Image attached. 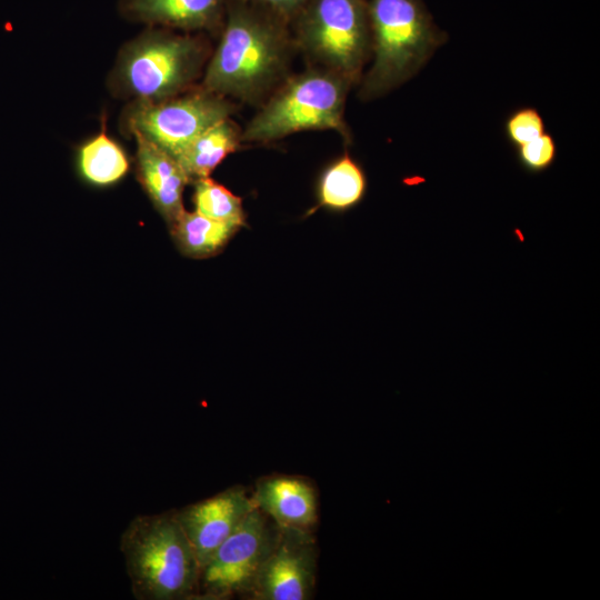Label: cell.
<instances>
[{
  "mask_svg": "<svg viewBox=\"0 0 600 600\" xmlns=\"http://www.w3.org/2000/svg\"><path fill=\"white\" fill-rule=\"evenodd\" d=\"M503 131L508 142L516 149L546 132V124L536 108L521 107L509 113Z\"/></svg>",
  "mask_w": 600,
  "mask_h": 600,
  "instance_id": "19",
  "label": "cell"
},
{
  "mask_svg": "<svg viewBox=\"0 0 600 600\" xmlns=\"http://www.w3.org/2000/svg\"><path fill=\"white\" fill-rule=\"evenodd\" d=\"M193 182L196 212L239 228L246 226V213L239 197L210 177Z\"/></svg>",
  "mask_w": 600,
  "mask_h": 600,
  "instance_id": "18",
  "label": "cell"
},
{
  "mask_svg": "<svg viewBox=\"0 0 600 600\" xmlns=\"http://www.w3.org/2000/svg\"><path fill=\"white\" fill-rule=\"evenodd\" d=\"M239 229L234 224L184 210L170 231L184 256L201 259L219 253Z\"/></svg>",
  "mask_w": 600,
  "mask_h": 600,
  "instance_id": "15",
  "label": "cell"
},
{
  "mask_svg": "<svg viewBox=\"0 0 600 600\" xmlns=\"http://www.w3.org/2000/svg\"><path fill=\"white\" fill-rule=\"evenodd\" d=\"M256 506L279 527L311 531L318 521L314 487L301 477L268 476L252 494Z\"/></svg>",
  "mask_w": 600,
  "mask_h": 600,
  "instance_id": "13",
  "label": "cell"
},
{
  "mask_svg": "<svg viewBox=\"0 0 600 600\" xmlns=\"http://www.w3.org/2000/svg\"><path fill=\"white\" fill-rule=\"evenodd\" d=\"M517 161L529 173L548 170L557 159V143L553 137L543 132L541 136L514 149Z\"/></svg>",
  "mask_w": 600,
  "mask_h": 600,
  "instance_id": "20",
  "label": "cell"
},
{
  "mask_svg": "<svg viewBox=\"0 0 600 600\" xmlns=\"http://www.w3.org/2000/svg\"><path fill=\"white\" fill-rule=\"evenodd\" d=\"M210 56L202 34L150 27L121 49L111 84L137 100L170 98L193 87Z\"/></svg>",
  "mask_w": 600,
  "mask_h": 600,
  "instance_id": "4",
  "label": "cell"
},
{
  "mask_svg": "<svg viewBox=\"0 0 600 600\" xmlns=\"http://www.w3.org/2000/svg\"><path fill=\"white\" fill-rule=\"evenodd\" d=\"M279 526L256 507L201 567L194 599L251 593Z\"/></svg>",
  "mask_w": 600,
  "mask_h": 600,
  "instance_id": "8",
  "label": "cell"
},
{
  "mask_svg": "<svg viewBox=\"0 0 600 600\" xmlns=\"http://www.w3.org/2000/svg\"><path fill=\"white\" fill-rule=\"evenodd\" d=\"M236 104L201 84L162 100H136L123 114L129 133H139L172 157L213 124L230 118Z\"/></svg>",
  "mask_w": 600,
  "mask_h": 600,
  "instance_id": "7",
  "label": "cell"
},
{
  "mask_svg": "<svg viewBox=\"0 0 600 600\" xmlns=\"http://www.w3.org/2000/svg\"><path fill=\"white\" fill-rule=\"evenodd\" d=\"M367 178L362 167L348 152L334 160L322 173L319 204L336 211L357 206L364 197Z\"/></svg>",
  "mask_w": 600,
  "mask_h": 600,
  "instance_id": "16",
  "label": "cell"
},
{
  "mask_svg": "<svg viewBox=\"0 0 600 600\" xmlns=\"http://www.w3.org/2000/svg\"><path fill=\"white\" fill-rule=\"evenodd\" d=\"M120 550L136 599L196 598L200 566L174 510L134 517L121 534Z\"/></svg>",
  "mask_w": 600,
  "mask_h": 600,
  "instance_id": "3",
  "label": "cell"
},
{
  "mask_svg": "<svg viewBox=\"0 0 600 600\" xmlns=\"http://www.w3.org/2000/svg\"><path fill=\"white\" fill-rule=\"evenodd\" d=\"M317 572V548L311 531L279 527L250 593L256 600H308Z\"/></svg>",
  "mask_w": 600,
  "mask_h": 600,
  "instance_id": "9",
  "label": "cell"
},
{
  "mask_svg": "<svg viewBox=\"0 0 600 600\" xmlns=\"http://www.w3.org/2000/svg\"><path fill=\"white\" fill-rule=\"evenodd\" d=\"M368 4L372 63L358 84L364 102L409 81L448 40L422 0H368Z\"/></svg>",
  "mask_w": 600,
  "mask_h": 600,
  "instance_id": "2",
  "label": "cell"
},
{
  "mask_svg": "<svg viewBox=\"0 0 600 600\" xmlns=\"http://www.w3.org/2000/svg\"><path fill=\"white\" fill-rule=\"evenodd\" d=\"M201 86L247 103L264 100L290 76L297 51L291 27L268 11L229 0Z\"/></svg>",
  "mask_w": 600,
  "mask_h": 600,
  "instance_id": "1",
  "label": "cell"
},
{
  "mask_svg": "<svg viewBox=\"0 0 600 600\" xmlns=\"http://www.w3.org/2000/svg\"><path fill=\"white\" fill-rule=\"evenodd\" d=\"M78 166L83 178L97 186L112 184L129 170L123 149L102 130L81 146Z\"/></svg>",
  "mask_w": 600,
  "mask_h": 600,
  "instance_id": "17",
  "label": "cell"
},
{
  "mask_svg": "<svg viewBox=\"0 0 600 600\" xmlns=\"http://www.w3.org/2000/svg\"><path fill=\"white\" fill-rule=\"evenodd\" d=\"M261 8L291 26L309 0H238Z\"/></svg>",
  "mask_w": 600,
  "mask_h": 600,
  "instance_id": "21",
  "label": "cell"
},
{
  "mask_svg": "<svg viewBox=\"0 0 600 600\" xmlns=\"http://www.w3.org/2000/svg\"><path fill=\"white\" fill-rule=\"evenodd\" d=\"M240 128L227 118L194 138L176 158L191 181L211 172L241 143Z\"/></svg>",
  "mask_w": 600,
  "mask_h": 600,
  "instance_id": "14",
  "label": "cell"
},
{
  "mask_svg": "<svg viewBox=\"0 0 600 600\" xmlns=\"http://www.w3.org/2000/svg\"><path fill=\"white\" fill-rule=\"evenodd\" d=\"M229 0H119L131 22L183 32L219 33Z\"/></svg>",
  "mask_w": 600,
  "mask_h": 600,
  "instance_id": "11",
  "label": "cell"
},
{
  "mask_svg": "<svg viewBox=\"0 0 600 600\" xmlns=\"http://www.w3.org/2000/svg\"><path fill=\"white\" fill-rule=\"evenodd\" d=\"M256 507L252 494L246 488L234 486L174 510L200 569Z\"/></svg>",
  "mask_w": 600,
  "mask_h": 600,
  "instance_id": "10",
  "label": "cell"
},
{
  "mask_svg": "<svg viewBox=\"0 0 600 600\" xmlns=\"http://www.w3.org/2000/svg\"><path fill=\"white\" fill-rule=\"evenodd\" d=\"M132 136L139 181L170 229L184 211L182 194L190 179L174 157L141 134Z\"/></svg>",
  "mask_w": 600,
  "mask_h": 600,
  "instance_id": "12",
  "label": "cell"
},
{
  "mask_svg": "<svg viewBox=\"0 0 600 600\" xmlns=\"http://www.w3.org/2000/svg\"><path fill=\"white\" fill-rule=\"evenodd\" d=\"M290 27L308 66L359 84L371 58L368 0H309Z\"/></svg>",
  "mask_w": 600,
  "mask_h": 600,
  "instance_id": "6",
  "label": "cell"
},
{
  "mask_svg": "<svg viewBox=\"0 0 600 600\" xmlns=\"http://www.w3.org/2000/svg\"><path fill=\"white\" fill-rule=\"evenodd\" d=\"M353 86L318 67L288 76L262 102L241 132V142L269 143L306 130H333L347 144L352 134L344 120L346 100Z\"/></svg>",
  "mask_w": 600,
  "mask_h": 600,
  "instance_id": "5",
  "label": "cell"
}]
</instances>
